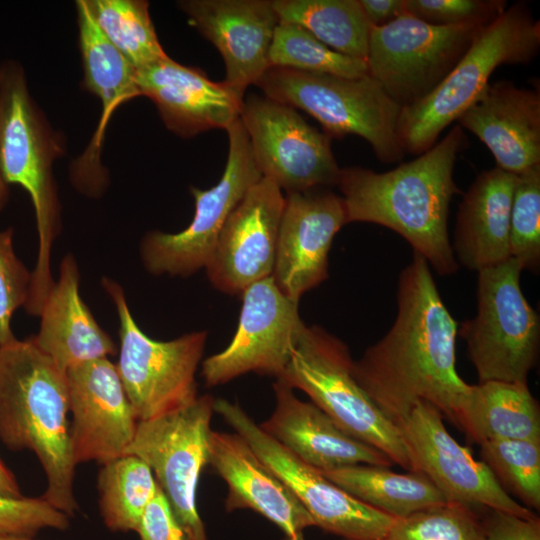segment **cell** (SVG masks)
Listing matches in <instances>:
<instances>
[{"mask_svg": "<svg viewBox=\"0 0 540 540\" xmlns=\"http://www.w3.org/2000/svg\"><path fill=\"white\" fill-rule=\"evenodd\" d=\"M388 468L352 465L321 473L357 500L394 519L447 502L423 473H396Z\"/></svg>", "mask_w": 540, "mask_h": 540, "instance_id": "cell-29", "label": "cell"}, {"mask_svg": "<svg viewBox=\"0 0 540 540\" xmlns=\"http://www.w3.org/2000/svg\"><path fill=\"white\" fill-rule=\"evenodd\" d=\"M255 85L265 97L308 113L331 139L360 136L384 163L404 156L397 135L402 107L369 75L349 78L269 67Z\"/></svg>", "mask_w": 540, "mask_h": 540, "instance_id": "cell-7", "label": "cell"}, {"mask_svg": "<svg viewBox=\"0 0 540 540\" xmlns=\"http://www.w3.org/2000/svg\"><path fill=\"white\" fill-rule=\"evenodd\" d=\"M240 119L262 177L287 193L338 184L331 138L296 109L265 96L244 97Z\"/></svg>", "mask_w": 540, "mask_h": 540, "instance_id": "cell-14", "label": "cell"}, {"mask_svg": "<svg viewBox=\"0 0 540 540\" xmlns=\"http://www.w3.org/2000/svg\"><path fill=\"white\" fill-rule=\"evenodd\" d=\"M9 185L5 182L0 169V210H2L9 199Z\"/></svg>", "mask_w": 540, "mask_h": 540, "instance_id": "cell-44", "label": "cell"}, {"mask_svg": "<svg viewBox=\"0 0 540 540\" xmlns=\"http://www.w3.org/2000/svg\"><path fill=\"white\" fill-rule=\"evenodd\" d=\"M135 532L140 540H189L160 488L145 509Z\"/></svg>", "mask_w": 540, "mask_h": 540, "instance_id": "cell-40", "label": "cell"}, {"mask_svg": "<svg viewBox=\"0 0 540 540\" xmlns=\"http://www.w3.org/2000/svg\"><path fill=\"white\" fill-rule=\"evenodd\" d=\"M540 48V21L518 2L483 27L445 79L419 102L403 107L397 135L404 152L420 155L480 96L503 64H525Z\"/></svg>", "mask_w": 540, "mask_h": 540, "instance_id": "cell-5", "label": "cell"}, {"mask_svg": "<svg viewBox=\"0 0 540 540\" xmlns=\"http://www.w3.org/2000/svg\"><path fill=\"white\" fill-rule=\"evenodd\" d=\"M280 23L303 27L332 50L366 62L371 26L359 0H272Z\"/></svg>", "mask_w": 540, "mask_h": 540, "instance_id": "cell-30", "label": "cell"}, {"mask_svg": "<svg viewBox=\"0 0 540 540\" xmlns=\"http://www.w3.org/2000/svg\"><path fill=\"white\" fill-rule=\"evenodd\" d=\"M141 96L148 97L172 133L191 138L227 129L240 118L243 100L223 81L214 82L200 68L169 56L136 70Z\"/></svg>", "mask_w": 540, "mask_h": 540, "instance_id": "cell-22", "label": "cell"}, {"mask_svg": "<svg viewBox=\"0 0 540 540\" xmlns=\"http://www.w3.org/2000/svg\"><path fill=\"white\" fill-rule=\"evenodd\" d=\"M458 324L419 254L401 271L388 332L353 363L368 397L398 427L425 401L452 423L470 385L456 370Z\"/></svg>", "mask_w": 540, "mask_h": 540, "instance_id": "cell-1", "label": "cell"}, {"mask_svg": "<svg viewBox=\"0 0 540 540\" xmlns=\"http://www.w3.org/2000/svg\"><path fill=\"white\" fill-rule=\"evenodd\" d=\"M275 407L260 428L307 465L326 472L352 465L391 467L380 450L344 432L312 402L300 400L282 380L273 384Z\"/></svg>", "mask_w": 540, "mask_h": 540, "instance_id": "cell-23", "label": "cell"}, {"mask_svg": "<svg viewBox=\"0 0 540 540\" xmlns=\"http://www.w3.org/2000/svg\"><path fill=\"white\" fill-rule=\"evenodd\" d=\"M485 26H437L407 13L371 27L368 75L402 108L429 95Z\"/></svg>", "mask_w": 540, "mask_h": 540, "instance_id": "cell-12", "label": "cell"}, {"mask_svg": "<svg viewBox=\"0 0 540 540\" xmlns=\"http://www.w3.org/2000/svg\"><path fill=\"white\" fill-rule=\"evenodd\" d=\"M516 175L498 167L481 172L458 208L452 250L458 264L480 271L510 257V214Z\"/></svg>", "mask_w": 540, "mask_h": 540, "instance_id": "cell-27", "label": "cell"}, {"mask_svg": "<svg viewBox=\"0 0 540 540\" xmlns=\"http://www.w3.org/2000/svg\"><path fill=\"white\" fill-rule=\"evenodd\" d=\"M79 285L77 262L66 254L39 315V331L32 336L38 348L65 372L116 353L114 341L82 300Z\"/></svg>", "mask_w": 540, "mask_h": 540, "instance_id": "cell-26", "label": "cell"}, {"mask_svg": "<svg viewBox=\"0 0 540 540\" xmlns=\"http://www.w3.org/2000/svg\"><path fill=\"white\" fill-rule=\"evenodd\" d=\"M97 488L103 522L114 532L136 531L159 489L150 467L130 454L101 465Z\"/></svg>", "mask_w": 540, "mask_h": 540, "instance_id": "cell-31", "label": "cell"}, {"mask_svg": "<svg viewBox=\"0 0 540 540\" xmlns=\"http://www.w3.org/2000/svg\"><path fill=\"white\" fill-rule=\"evenodd\" d=\"M481 461L499 485L528 509L540 510V441L499 440L480 445Z\"/></svg>", "mask_w": 540, "mask_h": 540, "instance_id": "cell-34", "label": "cell"}, {"mask_svg": "<svg viewBox=\"0 0 540 540\" xmlns=\"http://www.w3.org/2000/svg\"><path fill=\"white\" fill-rule=\"evenodd\" d=\"M65 150V138L31 96L22 65L4 60L0 64V169L8 185L17 184L29 194L34 208L39 245L24 309L36 317L55 281L50 258L61 231V204L53 166Z\"/></svg>", "mask_w": 540, "mask_h": 540, "instance_id": "cell-4", "label": "cell"}, {"mask_svg": "<svg viewBox=\"0 0 540 540\" xmlns=\"http://www.w3.org/2000/svg\"><path fill=\"white\" fill-rule=\"evenodd\" d=\"M83 87L102 105L97 129L84 153L72 163L70 176L81 193L98 197L106 189L108 174L101 162V148L107 124L116 109L141 96L136 70L105 38L94 21L88 0L75 2Z\"/></svg>", "mask_w": 540, "mask_h": 540, "instance_id": "cell-21", "label": "cell"}, {"mask_svg": "<svg viewBox=\"0 0 540 540\" xmlns=\"http://www.w3.org/2000/svg\"><path fill=\"white\" fill-rule=\"evenodd\" d=\"M226 131L228 156L220 180L206 190L190 187L195 207L190 224L177 233L152 230L143 236L140 256L149 273L188 277L205 268L231 212L262 178L241 119Z\"/></svg>", "mask_w": 540, "mask_h": 540, "instance_id": "cell-11", "label": "cell"}, {"mask_svg": "<svg viewBox=\"0 0 540 540\" xmlns=\"http://www.w3.org/2000/svg\"><path fill=\"white\" fill-rule=\"evenodd\" d=\"M66 376L75 464L102 465L123 456L139 421L116 365L109 358L96 359L69 368Z\"/></svg>", "mask_w": 540, "mask_h": 540, "instance_id": "cell-17", "label": "cell"}, {"mask_svg": "<svg viewBox=\"0 0 540 540\" xmlns=\"http://www.w3.org/2000/svg\"><path fill=\"white\" fill-rule=\"evenodd\" d=\"M214 412L247 441L288 486L316 527L346 540H384L395 519L357 500L271 436L237 403L215 399Z\"/></svg>", "mask_w": 540, "mask_h": 540, "instance_id": "cell-13", "label": "cell"}, {"mask_svg": "<svg viewBox=\"0 0 540 540\" xmlns=\"http://www.w3.org/2000/svg\"><path fill=\"white\" fill-rule=\"evenodd\" d=\"M268 59L269 67L349 78L368 75L366 62L332 50L306 29L292 23L279 22L276 26Z\"/></svg>", "mask_w": 540, "mask_h": 540, "instance_id": "cell-33", "label": "cell"}, {"mask_svg": "<svg viewBox=\"0 0 540 540\" xmlns=\"http://www.w3.org/2000/svg\"><path fill=\"white\" fill-rule=\"evenodd\" d=\"M284 205L282 190L267 178L247 191L226 220L205 267L215 289L241 294L272 276Z\"/></svg>", "mask_w": 540, "mask_h": 540, "instance_id": "cell-18", "label": "cell"}, {"mask_svg": "<svg viewBox=\"0 0 540 540\" xmlns=\"http://www.w3.org/2000/svg\"><path fill=\"white\" fill-rule=\"evenodd\" d=\"M0 540H36L34 537L0 535Z\"/></svg>", "mask_w": 540, "mask_h": 540, "instance_id": "cell-45", "label": "cell"}, {"mask_svg": "<svg viewBox=\"0 0 540 540\" xmlns=\"http://www.w3.org/2000/svg\"><path fill=\"white\" fill-rule=\"evenodd\" d=\"M464 138L457 124L430 149L392 170L341 169L337 186L347 223L387 227L403 237L437 274H454L459 264L449 238L448 217L451 200L460 192L453 175Z\"/></svg>", "mask_w": 540, "mask_h": 540, "instance_id": "cell-2", "label": "cell"}, {"mask_svg": "<svg viewBox=\"0 0 540 540\" xmlns=\"http://www.w3.org/2000/svg\"><path fill=\"white\" fill-rule=\"evenodd\" d=\"M89 8L105 38L135 70L168 55L162 48L145 0H88Z\"/></svg>", "mask_w": 540, "mask_h": 540, "instance_id": "cell-32", "label": "cell"}, {"mask_svg": "<svg viewBox=\"0 0 540 540\" xmlns=\"http://www.w3.org/2000/svg\"><path fill=\"white\" fill-rule=\"evenodd\" d=\"M0 495L11 498H21L24 495L12 472L0 460Z\"/></svg>", "mask_w": 540, "mask_h": 540, "instance_id": "cell-43", "label": "cell"}, {"mask_svg": "<svg viewBox=\"0 0 540 540\" xmlns=\"http://www.w3.org/2000/svg\"><path fill=\"white\" fill-rule=\"evenodd\" d=\"M384 540H484L475 509L456 502L395 519Z\"/></svg>", "mask_w": 540, "mask_h": 540, "instance_id": "cell-35", "label": "cell"}, {"mask_svg": "<svg viewBox=\"0 0 540 540\" xmlns=\"http://www.w3.org/2000/svg\"><path fill=\"white\" fill-rule=\"evenodd\" d=\"M209 465L225 481V509H250L278 526L285 536L315 524L288 486L237 433L211 431Z\"/></svg>", "mask_w": 540, "mask_h": 540, "instance_id": "cell-25", "label": "cell"}, {"mask_svg": "<svg viewBox=\"0 0 540 540\" xmlns=\"http://www.w3.org/2000/svg\"><path fill=\"white\" fill-rule=\"evenodd\" d=\"M353 363L343 341L320 326L305 324L279 379L303 391L344 432L380 450L404 470L417 471L401 429L358 384Z\"/></svg>", "mask_w": 540, "mask_h": 540, "instance_id": "cell-6", "label": "cell"}, {"mask_svg": "<svg viewBox=\"0 0 540 540\" xmlns=\"http://www.w3.org/2000/svg\"><path fill=\"white\" fill-rule=\"evenodd\" d=\"M399 428L417 471L435 485L447 502L526 518L536 516L505 492L490 469L451 436L442 414L428 402H418Z\"/></svg>", "mask_w": 540, "mask_h": 540, "instance_id": "cell-16", "label": "cell"}, {"mask_svg": "<svg viewBox=\"0 0 540 540\" xmlns=\"http://www.w3.org/2000/svg\"><path fill=\"white\" fill-rule=\"evenodd\" d=\"M371 27L389 24L405 14L404 0H359Z\"/></svg>", "mask_w": 540, "mask_h": 540, "instance_id": "cell-42", "label": "cell"}, {"mask_svg": "<svg viewBox=\"0 0 540 540\" xmlns=\"http://www.w3.org/2000/svg\"><path fill=\"white\" fill-rule=\"evenodd\" d=\"M70 517L40 497L0 495V535L34 537L44 529L66 530Z\"/></svg>", "mask_w": 540, "mask_h": 540, "instance_id": "cell-39", "label": "cell"}, {"mask_svg": "<svg viewBox=\"0 0 540 540\" xmlns=\"http://www.w3.org/2000/svg\"><path fill=\"white\" fill-rule=\"evenodd\" d=\"M342 540H346V539H342Z\"/></svg>", "mask_w": 540, "mask_h": 540, "instance_id": "cell-47", "label": "cell"}, {"mask_svg": "<svg viewBox=\"0 0 540 540\" xmlns=\"http://www.w3.org/2000/svg\"><path fill=\"white\" fill-rule=\"evenodd\" d=\"M188 23L223 58V82L240 98L269 68V50L278 17L272 0H182Z\"/></svg>", "mask_w": 540, "mask_h": 540, "instance_id": "cell-20", "label": "cell"}, {"mask_svg": "<svg viewBox=\"0 0 540 540\" xmlns=\"http://www.w3.org/2000/svg\"><path fill=\"white\" fill-rule=\"evenodd\" d=\"M480 518L484 540H540V520L486 508Z\"/></svg>", "mask_w": 540, "mask_h": 540, "instance_id": "cell-41", "label": "cell"}, {"mask_svg": "<svg viewBox=\"0 0 540 540\" xmlns=\"http://www.w3.org/2000/svg\"><path fill=\"white\" fill-rule=\"evenodd\" d=\"M405 12L437 26H486L507 8L503 0H404Z\"/></svg>", "mask_w": 540, "mask_h": 540, "instance_id": "cell-37", "label": "cell"}, {"mask_svg": "<svg viewBox=\"0 0 540 540\" xmlns=\"http://www.w3.org/2000/svg\"><path fill=\"white\" fill-rule=\"evenodd\" d=\"M32 278L13 246V229L0 231V346L17 340L11 328L15 311L25 305Z\"/></svg>", "mask_w": 540, "mask_h": 540, "instance_id": "cell-38", "label": "cell"}, {"mask_svg": "<svg viewBox=\"0 0 540 540\" xmlns=\"http://www.w3.org/2000/svg\"><path fill=\"white\" fill-rule=\"evenodd\" d=\"M456 121L486 145L496 167L518 175L540 164L539 90L489 83Z\"/></svg>", "mask_w": 540, "mask_h": 540, "instance_id": "cell-24", "label": "cell"}, {"mask_svg": "<svg viewBox=\"0 0 540 540\" xmlns=\"http://www.w3.org/2000/svg\"><path fill=\"white\" fill-rule=\"evenodd\" d=\"M238 327L229 345L202 363L208 387L225 384L244 374L279 379L305 323L298 302L288 298L272 276L259 280L242 293Z\"/></svg>", "mask_w": 540, "mask_h": 540, "instance_id": "cell-15", "label": "cell"}, {"mask_svg": "<svg viewBox=\"0 0 540 540\" xmlns=\"http://www.w3.org/2000/svg\"><path fill=\"white\" fill-rule=\"evenodd\" d=\"M66 372L29 337L0 346V441L12 451L29 450L47 479L41 496L74 516L76 464L70 443Z\"/></svg>", "mask_w": 540, "mask_h": 540, "instance_id": "cell-3", "label": "cell"}, {"mask_svg": "<svg viewBox=\"0 0 540 540\" xmlns=\"http://www.w3.org/2000/svg\"><path fill=\"white\" fill-rule=\"evenodd\" d=\"M522 271L513 258L478 271L477 313L458 329L478 383H527L536 364L540 319L523 294Z\"/></svg>", "mask_w": 540, "mask_h": 540, "instance_id": "cell-8", "label": "cell"}, {"mask_svg": "<svg viewBox=\"0 0 540 540\" xmlns=\"http://www.w3.org/2000/svg\"><path fill=\"white\" fill-rule=\"evenodd\" d=\"M214 402L204 394L178 410L139 421L125 451L150 467L189 540H208L196 498L200 475L209 465Z\"/></svg>", "mask_w": 540, "mask_h": 540, "instance_id": "cell-10", "label": "cell"}, {"mask_svg": "<svg viewBox=\"0 0 540 540\" xmlns=\"http://www.w3.org/2000/svg\"><path fill=\"white\" fill-rule=\"evenodd\" d=\"M283 540H305L302 534L294 535V536H285Z\"/></svg>", "mask_w": 540, "mask_h": 540, "instance_id": "cell-46", "label": "cell"}, {"mask_svg": "<svg viewBox=\"0 0 540 540\" xmlns=\"http://www.w3.org/2000/svg\"><path fill=\"white\" fill-rule=\"evenodd\" d=\"M347 224L341 196L326 188L287 193L272 277L299 303L301 296L328 278V255L335 235Z\"/></svg>", "mask_w": 540, "mask_h": 540, "instance_id": "cell-19", "label": "cell"}, {"mask_svg": "<svg viewBox=\"0 0 540 540\" xmlns=\"http://www.w3.org/2000/svg\"><path fill=\"white\" fill-rule=\"evenodd\" d=\"M101 285L119 318V359L115 364L138 421L178 410L199 395L195 375L207 331L186 333L169 341L147 336L134 320L123 288L104 277Z\"/></svg>", "mask_w": 540, "mask_h": 540, "instance_id": "cell-9", "label": "cell"}, {"mask_svg": "<svg viewBox=\"0 0 540 540\" xmlns=\"http://www.w3.org/2000/svg\"><path fill=\"white\" fill-rule=\"evenodd\" d=\"M510 257L522 270L540 265V164L516 175L510 214Z\"/></svg>", "mask_w": 540, "mask_h": 540, "instance_id": "cell-36", "label": "cell"}, {"mask_svg": "<svg viewBox=\"0 0 540 540\" xmlns=\"http://www.w3.org/2000/svg\"><path fill=\"white\" fill-rule=\"evenodd\" d=\"M473 442L540 441V408L528 383L470 385L453 422Z\"/></svg>", "mask_w": 540, "mask_h": 540, "instance_id": "cell-28", "label": "cell"}]
</instances>
